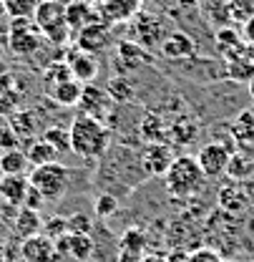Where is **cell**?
Instances as JSON below:
<instances>
[{
  "mask_svg": "<svg viewBox=\"0 0 254 262\" xmlns=\"http://www.w3.org/2000/svg\"><path fill=\"white\" fill-rule=\"evenodd\" d=\"M68 134H71V151L88 162L101 159L111 144V129L103 121L91 119V116H81V114L68 126Z\"/></svg>",
  "mask_w": 254,
  "mask_h": 262,
  "instance_id": "1",
  "label": "cell"
},
{
  "mask_svg": "<svg viewBox=\"0 0 254 262\" xmlns=\"http://www.w3.org/2000/svg\"><path fill=\"white\" fill-rule=\"evenodd\" d=\"M164 187L174 199H191L199 194L206 187V177L196 157H189V154L174 157L171 166L164 174Z\"/></svg>",
  "mask_w": 254,
  "mask_h": 262,
  "instance_id": "2",
  "label": "cell"
},
{
  "mask_svg": "<svg viewBox=\"0 0 254 262\" xmlns=\"http://www.w3.org/2000/svg\"><path fill=\"white\" fill-rule=\"evenodd\" d=\"M33 23L40 28L51 46H65L73 33L65 23V0H40L33 15Z\"/></svg>",
  "mask_w": 254,
  "mask_h": 262,
  "instance_id": "3",
  "label": "cell"
},
{
  "mask_svg": "<svg viewBox=\"0 0 254 262\" xmlns=\"http://www.w3.org/2000/svg\"><path fill=\"white\" fill-rule=\"evenodd\" d=\"M5 38H8V48L13 56L18 58H26L31 61L35 58L43 48H45V38L40 28L33 23V18H15V20H8V31H5Z\"/></svg>",
  "mask_w": 254,
  "mask_h": 262,
  "instance_id": "4",
  "label": "cell"
},
{
  "mask_svg": "<svg viewBox=\"0 0 254 262\" xmlns=\"http://www.w3.org/2000/svg\"><path fill=\"white\" fill-rule=\"evenodd\" d=\"M28 182H31L33 189H38L40 196L45 202H56L65 194L68 189V182H71V169L61 162H51V164H40V166H33L31 174H28Z\"/></svg>",
  "mask_w": 254,
  "mask_h": 262,
  "instance_id": "5",
  "label": "cell"
},
{
  "mask_svg": "<svg viewBox=\"0 0 254 262\" xmlns=\"http://www.w3.org/2000/svg\"><path fill=\"white\" fill-rule=\"evenodd\" d=\"M232 149L222 144V141H209L199 149L196 154V162L201 166L204 177L206 179H219V177H226V166H229V159H232Z\"/></svg>",
  "mask_w": 254,
  "mask_h": 262,
  "instance_id": "6",
  "label": "cell"
},
{
  "mask_svg": "<svg viewBox=\"0 0 254 262\" xmlns=\"http://www.w3.org/2000/svg\"><path fill=\"white\" fill-rule=\"evenodd\" d=\"M113 98L108 96L106 89H98L94 83L83 86V94H81V101H78V114L81 116H91V119H98L106 124V119L111 116V108H113Z\"/></svg>",
  "mask_w": 254,
  "mask_h": 262,
  "instance_id": "7",
  "label": "cell"
},
{
  "mask_svg": "<svg viewBox=\"0 0 254 262\" xmlns=\"http://www.w3.org/2000/svg\"><path fill=\"white\" fill-rule=\"evenodd\" d=\"M141 3L144 0H98L96 13H98V20L106 23V26L126 23L141 13Z\"/></svg>",
  "mask_w": 254,
  "mask_h": 262,
  "instance_id": "8",
  "label": "cell"
},
{
  "mask_svg": "<svg viewBox=\"0 0 254 262\" xmlns=\"http://www.w3.org/2000/svg\"><path fill=\"white\" fill-rule=\"evenodd\" d=\"M133 43H138L141 48H154V46H161V40L166 38L164 33V18L159 15H149V13H138L133 18Z\"/></svg>",
  "mask_w": 254,
  "mask_h": 262,
  "instance_id": "9",
  "label": "cell"
},
{
  "mask_svg": "<svg viewBox=\"0 0 254 262\" xmlns=\"http://www.w3.org/2000/svg\"><path fill=\"white\" fill-rule=\"evenodd\" d=\"M111 46V26L96 20L91 26L81 28L76 33V48L78 51H86L91 56H98L101 51H106Z\"/></svg>",
  "mask_w": 254,
  "mask_h": 262,
  "instance_id": "10",
  "label": "cell"
},
{
  "mask_svg": "<svg viewBox=\"0 0 254 262\" xmlns=\"http://www.w3.org/2000/svg\"><path fill=\"white\" fill-rule=\"evenodd\" d=\"M159 48H161V56L169 58V61H189V58L196 56V43L184 31L166 33V38L161 40Z\"/></svg>",
  "mask_w": 254,
  "mask_h": 262,
  "instance_id": "11",
  "label": "cell"
},
{
  "mask_svg": "<svg viewBox=\"0 0 254 262\" xmlns=\"http://www.w3.org/2000/svg\"><path fill=\"white\" fill-rule=\"evenodd\" d=\"M56 250H58V255H65L76 262H88L94 257L96 245L91 234H65L56 242Z\"/></svg>",
  "mask_w": 254,
  "mask_h": 262,
  "instance_id": "12",
  "label": "cell"
},
{
  "mask_svg": "<svg viewBox=\"0 0 254 262\" xmlns=\"http://www.w3.org/2000/svg\"><path fill=\"white\" fill-rule=\"evenodd\" d=\"M65 63L71 68V76L76 81H81L83 86H88L98 76V61H96V56L86 53V51H78V48L68 51L65 53Z\"/></svg>",
  "mask_w": 254,
  "mask_h": 262,
  "instance_id": "13",
  "label": "cell"
},
{
  "mask_svg": "<svg viewBox=\"0 0 254 262\" xmlns=\"http://www.w3.org/2000/svg\"><path fill=\"white\" fill-rule=\"evenodd\" d=\"M31 189V182H28V174H3L0 177V199L8 204V207H23L26 194Z\"/></svg>",
  "mask_w": 254,
  "mask_h": 262,
  "instance_id": "14",
  "label": "cell"
},
{
  "mask_svg": "<svg viewBox=\"0 0 254 262\" xmlns=\"http://www.w3.org/2000/svg\"><path fill=\"white\" fill-rule=\"evenodd\" d=\"M20 257L26 262H56L58 260V250H56L53 239H48L45 234H35L31 239H23Z\"/></svg>",
  "mask_w": 254,
  "mask_h": 262,
  "instance_id": "15",
  "label": "cell"
},
{
  "mask_svg": "<svg viewBox=\"0 0 254 262\" xmlns=\"http://www.w3.org/2000/svg\"><path fill=\"white\" fill-rule=\"evenodd\" d=\"M96 20H98V13H96L94 3H88V0H65V23H68L73 35L81 28L96 23Z\"/></svg>",
  "mask_w": 254,
  "mask_h": 262,
  "instance_id": "16",
  "label": "cell"
},
{
  "mask_svg": "<svg viewBox=\"0 0 254 262\" xmlns=\"http://www.w3.org/2000/svg\"><path fill=\"white\" fill-rule=\"evenodd\" d=\"M113 61H116V66H119L124 73H128V71H136V68L146 66L151 58H149V51L141 48L138 43H133V40H121V43L116 46Z\"/></svg>",
  "mask_w": 254,
  "mask_h": 262,
  "instance_id": "17",
  "label": "cell"
},
{
  "mask_svg": "<svg viewBox=\"0 0 254 262\" xmlns=\"http://www.w3.org/2000/svg\"><path fill=\"white\" fill-rule=\"evenodd\" d=\"M10 129L18 134L20 141H33L38 139V129H40V121H38V111L35 108H18L10 119H8Z\"/></svg>",
  "mask_w": 254,
  "mask_h": 262,
  "instance_id": "18",
  "label": "cell"
},
{
  "mask_svg": "<svg viewBox=\"0 0 254 262\" xmlns=\"http://www.w3.org/2000/svg\"><path fill=\"white\" fill-rule=\"evenodd\" d=\"M141 159H144V166H146V171L151 177H164L166 169L174 162V154H171V149L166 144H149L144 149V157Z\"/></svg>",
  "mask_w": 254,
  "mask_h": 262,
  "instance_id": "19",
  "label": "cell"
},
{
  "mask_svg": "<svg viewBox=\"0 0 254 262\" xmlns=\"http://www.w3.org/2000/svg\"><path fill=\"white\" fill-rule=\"evenodd\" d=\"M13 232H15V237H20V242L40 234L43 232V217H40V212L20 207L15 212V217H13Z\"/></svg>",
  "mask_w": 254,
  "mask_h": 262,
  "instance_id": "20",
  "label": "cell"
},
{
  "mask_svg": "<svg viewBox=\"0 0 254 262\" xmlns=\"http://www.w3.org/2000/svg\"><path fill=\"white\" fill-rule=\"evenodd\" d=\"M81 94H83V83L76 81V78H68L63 83L53 86L51 91H45V96L51 98L56 106H61V108H73V106H78Z\"/></svg>",
  "mask_w": 254,
  "mask_h": 262,
  "instance_id": "21",
  "label": "cell"
},
{
  "mask_svg": "<svg viewBox=\"0 0 254 262\" xmlns=\"http://www.w3.org/2000/svg\"><path fill=\"white\" fill-rule=\"evenodd\" d=\"M217 48L222 51V56L229 61V58H237L242 53H247V43L242 40V35L234 31V28H219L217 31Z\"/></svg>",
  "mask_w": 254,
  "mask_h": 262,
  "instance_id": "22",
  "label": "cell"
},
{
  "mask_svg": "<svg viewBox=\"0 0 254 262\" xmlns=\"http://www.w3.org/2000/svg\"><path fill=\"white\" fill-rule=\"evenodd\" d=\"M226 78L229 81H237V83H249L254 78V58H249L247 53L237 56V58H229L226 68H224Z\"/></svg>",
  "mask_w": 254,
  "mask_h": 262,
  "instance_id": "23",
  "label": "cell"
},
{
  "mask_svg": "<svg viewBox=\"0 0 254 262\" xmlns=\"http://www.w3.org/2000/svg\"><path fill=\"white\" fill-rule=\"evenodd\" d=\"M26 157H28V162L31 166H40V164H51V162H58V151L43 139V136H38V139H33L28 141V149H26Z\"/></svg>",
  "mask_w": 254,
  "mask_h": 262,
  "instance_id": "24",
  "label": "cell"
},
{
  "mask_svg": "<svg viewBox=\"0 0 254 262\" xmlns=\"http://www.w3.org/2000/svg\"><path fill=\"white\" fill-rule=\"evenodd\" d=\"M244 202H247V194H244V189H242L239 182H232V184H226V187L219 189V204H222V209L232 212V214L242 212L244 209Z\"/></svg>",
  "mask_w": 254,
  "mask_h": 262,
  "instance_id": "25",
  "label": "cell"
},
{
  "mask_svg": "<svg viewBox=\"0 0 254 262\" xmlns=\"http://www.w3.org/2000/svg\"><path fill=\"white\" fill-rule=\"evenodd\" d=\"M146 234L136 227H128L121 237H119V250L126 252V255H136V257H144L146 255Z\"/></svg>",
  "mask_w": 254,
  "mask_h": 262,
  "instance_id": "26",
  "label": "cell"
},
{
  "mask_svg": "<svg viewBox=\"0 0 254 262\" xmlns=\"http://www.w3.org/2000/svg\"><path fill=\"white\" fill-rule=\"evenodd\" d=\"M31 169V162L23 149L3 151L0 154V174H26Z\"/></svg>",
  "mask_w": 254,
  "mask_h": 262,
  "instance_id": "27",
  "label": "cell"
},
{
  "mask_svg": "<svg viewBox=\"0 0 254 262\" xmlns=\"http://www.w3.org/2000/svg\"><path fill=\"white\" fill-rule=\"evenodd\" d=\"M68 78H73V76H71V68H68L65 61H51V63L43 68V89L45 91H51L53 86L63 83Z\"/></svg>",
  "mask_w": 254,
  "mask_h": 262,
  "instance_id": "28",
  "label": "cell"
},
{
  "mask_svg": "<svg viewBox=\"0 0 254 262\" xmlns=\"http://www.w3.org/2000/svg\"><path fill=\"white\" fill-rule=\"evenodd\" d=\"M232 136L237 141L254 144V111H242L237 116V121L232 124Z\"/></svg>",
  "mask_w": 254,
  "mask_h": 262,
  "instance_id": "29",
  "label": "cell"
},
{
  "mask_svg": "<svg viewBox=\"0 0 254 262\" xmlns=\"http://www.w3.org/2000/svg\"><path fill=\"white\" fill-rule=\"evenodd\" d=\"M38 3L40 0H3V8H5V15L15 20V18H33Z\"/></svg>",
  "mask_w": 254,
  "mask_h": 262,
  "instance_id": "30",
  "label": "cell"
},
{
  "mask_svg": "<svg viewBox=\"0 0 254 262\" xmlns=\"http://www.w3.org/2000/svg\"><path fill=\"white\" fill-rule=\"evenodd\" d=\"M252 171H254L252 159H247V157H242V154H232L229 166H226V177H229V179H234V182H244Z\"/></svg>",
  "mask_w": 254,
  "mask_h": 262,
  "instance_id": "31",
  "label": "cell"
},
{
  "mask_svg": "<svg viewBox=\"0 0 254 262\" xmlns=\"http://www.w3.org/2000/svg\"><path fill=\"white\" fill-rule=\"evenodd\" d=\"M58 154H65V151H71V134L68 129H61V126H48V129L40 134Z\"/></svg>",
  "mask_w": 254,
  "mask_h": 262,
  "instance_id": "32",
  "label": "cell"
},
{
  "mask_svg": "<svg viewBox=\"0 0 254 262\" xmlns=\"http://www.w3.org/2000/svg\"><path fill=\"white\" fill-rule=\"evenodd\" d=\"M94 212L96 217H101V220H106V217H113L116 212H119V196L113 194H98L94 202Z\"/></svg>",
  "mask_w": 254,
  "mask_h": 262,
  "instance_id": "33",
  "label": "cell"
},
{
  "mask_svg": "<svg viewBox=\"0 0 254 262\" xmlns=\"http://www.w3.org/2000/svg\"><path fill=\"white\" fill-rule=\"evenodd\" d=\"M226 8H229V15L239 23L254 18V0H226Z\"/></svg>",
  "mask_w": 254,
  "mask_h": 262,
  "instance_id": "34",
  "label": "cell"
},
{
  "mask_svg": "<svg viewBox=\"0 0 254 262\" xmlns=\"http://www.w3.org/2000/svg\"><path fill=\"white\" fill-rule=\"evenodd\" d=\"M40 234H45L48 239L58 242L61 237L68 234V217H51L48 222H43V232Z\"/></svg>",
  "mask_w": 254,
  "mask_h": 262,
  "instance_id": "35",
  "label": "cell"
},
{
  "mask_svg": "<svg viewBox=\"0 0 254 262\" xmlns=\"http://www.w3.org/2000/svg\"><path fill=\"white\" fill-rule=\"evenodd\" d=\"M91 227H94V222L83 212H76L68 217V234H91Z\"/></svg>",
  "mask_w": 254,
  "mask_h": 262,
  "instance_id": "36",
  "label": "cell"
},
{
  "mask_svg": "<svg viewBox=\"0 0 254 262\" xmlns=\"http://www.w3.org/2000/svg\"><path fill=\"white\" fill-rule=\"evenodd\" d=\"M20 101H23V94H20V91L8 94V96H0V119H10V116L20 108Z\"/></svg>",
  "mask_w": 254,
  "mask_h": 262,
  "instance_id": "37",
  "label": "cell"
},
{
  "mask_svg": "<svg viewBox=\"0 0 254 262\" xmlns=\"http://www.w3.org/2000/svg\"><path fill=\"white\" fill-rule=\"evenodd\" d=\"M13 149H20L18 134L10 129V124H0V154L3 151H13Z\"/></svg>",
  "mask_w": 254,
  "mask_h": 262,
  "instance_id": "38",
  "label": "cell"
},
{
  "mask_svg": "<svg viewBox=\"0 0 254 262\" xmlns=\"http://www.w3.org/2000/svg\"><path fill=\"white\" fill-rule=\"evenodd\" d=\"M108 91V96L113 98V101H128L131 98V83H128V78H113V83L106 89Z\"/></svg>",
  "mask_w": 254,
  "mask_h": 262,
  "instance_id": "39",
  "label": "cell"
},
{
  "mask_svg": "<svg viewBox=\"0 0 254 262\" xmlns=\"http://www.w3.org/2000/svg\"><path fill=\"white\" fill-rule=\"evenodd\" d=\"M187 262H224V257L217 252V250H209V247H199V250H194Z\"/></svg>",
  "mask_w": 254,
  "mask_h": 262,
  "instance_id": "40",
  "label": "cell"
},
{
  "mask_svg": "<svg viewBox=\"0 0 254 262\" xmlns=\"http://www.w3.org/2000/svg\"><path fill=\"white\" fill-rule=\"evenodd\" d=\"M15 91H20L15 73L3 71V73H0V96H8V94H15Z\"/></svg>",
  "mask_w": 254,
  "mask_h": 262,
  "instance_id": "41",
  "label": "cell"
},
{
  "mask_svg": "<svg viewBox=\"0 0 254 262\" xmlns=\"http://www.w3.org/2000/svg\"><path fill=\"white\" fill-rule=\"evenodd\" d=\"M43 204H45V199H43V196H40V192H38V189H28V194H26V202H23V207H26V209H35V212H40V207H43Z\"/></svg>",
  "mask_w": 254,
  "mask_h": 262,
  "instance_id": "42",
  "label": "cell"
},
{
  "mask_svg": "<svg viewBox=\"0 0 254 262\" xmlns=\"http://www.w3.org/2000/svg\"><path fill=\"white\" fill-rule=\"evenodd\" d=\"M242 35H244V43L247 46H254V18L242 23Z\"/></svg>",
  "mask_w": 254,
  "mask_h": 262,
  "instance_id": "43",
  "label": "cell"
},
{
  "mask_svg": "<svg viewBox=\"0 0 254 262\" xmlns=\"http://www.w3.org/2000/svg\"><path fill=\"white\" fill-rule=\"evenodd\" d=\"M116 262H141V257H136V255H126V252H119Z\"/></svg>",
  "mask_w": 254,
  "mask_h": 262,
  "instance_id": "44",
  "label": "cell"
},
{
  "mask_svg": "<svg viewBox=\"0 0 254 262\" xmlns=\"http://www.w3.org/2000/svg\"><path fill=\"white\" fill-rule=\"evenodd\" d=\"M141 262H169V257H164V255H144Z\"/></svg>",
  "mask_w": 254,
  "mask_h": 262,
  "instance_id": "45",
  "label": "cell"
},
{
  "mask_svg": "<svg viewBox=\"0 0 254 262\" xmlns=\"http://www.w3.org/2000/svg\"><path fill=\"white\" fill-rule=\"evenodd\" d=\"M247 91H249V96L254 98V78H252V81H249V83H247Z\"/></svg>",
  "mask_w": 254,
  "mask_h": 262,
  "instance_id": "46",
  "label": "cell"
},
{
  "mask_svg": "<svg viewBox=\"0 0 254 262\" xmlns=\"http://www.w3.org/2000/svg\"><path fill=\"white\" fill-rule=\"evenodd\" d=\"M0 262H8V257H5V247L0 245Z\"/></svg>",
  "mask_w": 254,
  "mask_h": 262,
  "instance_id": "47",
  "label": "cell"
},
{
  "mask_svg": "<svg viewBox=\"0 0 254 262\" xmlns=\"http://www.w3.org/2000/svg\"><path fill=\"white\" fill-rule=\"evenodd\" d=\"M8 15H5V8H3V0H0V20H5Z\"/></svg>",
  "mask_w": 254,
  "mask_h": 262,
  "instance_id": "48",
  "label": "cell"
},
{
  "mask_svg": "<svg viewBox=\"0 0 254 262\" xmlns=\"http://www.w3.org/2000/svg\"><path fill=\"white\" fill-rule=\"evenodd\" d=\"M13 262H26V260H23V257H18V260H13Z\"/></svg>",
  "mask_w": 254,
  "mask_h": 262,
  "instance_id": "49",
  "label": "cell"
},
{
  "mask_svg": "<svg viewBox=\"0 0 254 262\" xmlns=\"http://www.w3.org/2000/svg\"><path fill=\"white\" fill-rule=\"evenodd\" d=\"M88 3H98V0H88Z\"/></svg>",
  "mask_w": 254,
  "mask_h": 262,
  "instance_id": "50",
  "label": "cell"
}]
</instances>
